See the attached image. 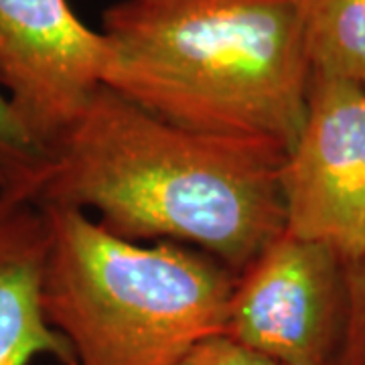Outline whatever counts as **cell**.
<instances>
[{"label": "cell", "mask_w": 365, "mask_h": 365, "mask_svg": "<svg viewBox=\"0 0 365 365\" xmlns=\"http://www.w3.org/2000/svg\"><path fill=\"white\" fill-rule=\"evenodd\" d=\"M282 146L189 130L102 86L51 150L43 207L93 209L124 240L195 246L240 274L287 230Z\"/></svg>", "instance_id": "6da1fadb"}, {"label": "cell", "mask_w": 365, "mask_h": 365, "mask_svg": "<svg viewBox=\"0 0 365 365\" xmlns=\"http://www.w3.org/2000/svg\"><path fill=\"white\" fill-rule=\"evenodd\" d=\"M104 86L189 130L288 150L311 88L297 0H120Z\"/></svg>", "instance_id": "7a4b0ae2"}, {"label": "cell", "mask_w": 365, "mask_h": 365, "mask_svg": "<svg viewBox=\"0 0 365 365\" xmlns=\"http://www.w3.org/2000/svg\"><path fill=\"white\" fill-rule=\"evenodd\" d=\"M43 209V311L76 365H177L222 335L235 284L222 262L175 242L140 246L79 209Z\"/></svg>", "instance_id": "3957f363"}, {"label": "cell", "mask_w": 365, "mask_h": 365, "mask_svg": "<svg viewBox=\"0 0 365 365\" xmlns=\"http://www.w3.org/2000/svg\"><path fill=\"white\" fill-rule=\"evenodd\" d=\"M287 232L345 264L365 256V91L311 76L307 114L280 169Z\"/></svg>", "instance_id": "277c9868"}, {"label": "cell", "mask_w": 365, "mask_h": 365, "mask_svg": "<svg viewBox=\"0 0 365 365\" xmlns=\"http://www.w3.org/2000/svg\"><path fill=\"white\" fill-rule=\"evenodd\" d=\"M343 304L339 254L284 230L235 274L223 335L284 365H327Z\"/></svg>", "instance_id": "5b68a950"}, {"label": "cell", "mask_w": 365, "mask_h": 365, "mask_svg": "<svg viewBox=\"0 0 365 365\" xmlns=\"http://www.w3.org/2000/svg\"><path fill=\"white\" fill-rule=\"evenodd\" d=\"M110 49L67 0H0V90L51 157L104 86Z\"/></svg>", "instance_id": "8992f818"}, {"label": "cell", "mask_w": 365, "mask_h": 365, "mask_svg": "<svg viewBox=\"0 0 365 365\" xmlns=\"http://www.w3.org/2000/svg\"><path fill=\"white\" fill-rule=\"evenodd\" d=\"M47 250L45 209L31 197L0 191V365H29L43 355L76 365L43 311Z\"/></svg>", "instance_id": "52a82bcc"}, {"label": "cell", "mask_w": 365, "mask_h": 365, "mask_svg": "<svg viewBox=\"0 0 365 365\" xmlns=\"http://www.w3.org/2000/svg\"><path fill=\"white\" fill-rule=\"evenodd\" d=\"M314 73L365 91V0H297Z\"/></svg>", "instance_id": "ba28073f"}, {"label": "cell", "mask_w": 365, "mask_h": 365, "mask_svg": "<svg viewBox=\"0 0 365 365\" xmlns=\"http://www.w3.org/2000/svg\"><path fill=\"white\" fill-rule=\"evenodd\" d=\"M47 165L49 155L29 136L0 90V169L11 181V191L35 201Z\"/></svg>", "instance_id": "9c48e42d"}, {"label": "cell", "mask_w": 365, "mask_h": 365, "mask_svg": "<svg viewBox=\"0 0 365 365\" xmlns=\"http://www.w3.org/2000/svg\"><path fill=\"white\" fill-rule=\"evenodd\" d=\"M327 365H365V256L345 264L343 319Z\"/></svg>", "instance_id": "30bf717a"}, {"label": "cell", "mask_w": 365, "mask_h": 365, "mask_svg": "<svg viewBox=\"0 0 365 365\" xmlns=\"http://www.w3.org/2000/svg\"><path fill=\"white\" fill-rule=\"evenodd\" d=\"M177 365H284L250 349L227 335H213L197 343Z\"/></svg>", "instance_id": "8fae6325"}, {"label": "cell", "mask_w": 365, "mask_h": 365, "mask_svg": "<svg viewBox=\"0 0 365 365\" xmlns=\"http://www.w3.org/2000/svg\"><path fill=\"white\" fill-rule=\"evenodd\" d=\"M0 191H11V181L2 169H0Z\"/></svg>", "instance_id": "7c38bea8"}]
</instances>
